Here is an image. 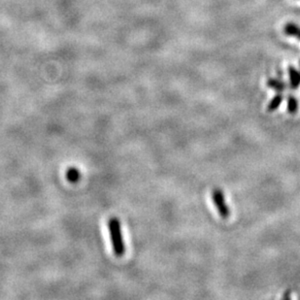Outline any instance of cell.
I'll return each instance as SVG.
<instances>
[{
  "instance_id": "obj_1",
  "label": "cell",
  "mask_w": 300,
  "mask_h": 300,
  "mask_svg": "<svg viewBox=\"0 0 300 300\" xmlns=\"http://www.w3.org/2000/svg\"><path fill=\"white\" fill-rule=\"evenodd\" d=\"M108 230L113 252L116 257H123L126 253V244L122 233L121 222L118 218L113 217L108 221Z\"/></svg>"
},
{
  "instance_id": "obj_2",
  "label": "cell",
  "mask_w": 300,
  "mask_h": 300,
  "mask_svg": "<svg viewBox=\"0 0 300 300\" xmlns=\"http://www.w3.org/2000/svg\"><path fill=\"white\" fill-rule=\"evenodd\" d=\"M212 199L221 218L224 220H227L230 216V210L225 201V194L223 191L221 189H215L212 193Z\"/></svg>"
},
{
  "instance_id": "obj_3",
  "label": "cell",
  "mask_w": 300,
  "mask_h": 300,
  "mask_svg": "<svg viewBox=\"0 0 300 300\" xmlns=\"http://www.w3.org/2000/svg\"><path fill=\"white\" fill-rule=\"evenodd\" d=\"M289 80H290V86L291 88L295 89L300 85V73L294 68L289 67Z\"/></svg>"
},
{
  "instance_id": "obj_4",
  "label": "cell",
  "mask_w": 300,
  "mask_h": 300,
  "mask_svg": "<svg viewBox=\"0 0 300 300\" xmlns=\"http://www.w3.org/2000/svg\"><path fill=\"white\" fill-rule=\"evenodd\" d=\"M282 102H283V96L282 95H277V96H275V97L272 98V100L269 102V104H268L267 106V111L268 112H275L279 107H280V105L282 104Z\"/></svg>"
},
{
  "instance_id": "obj_5",
  "label": "cell",
  "mask_w": 300,
  "mask_h": 300,
  "mask_svg": "<svg viewBox=\"0 0 300 300\" xmlns=\"http://www.w3.org/2000/svg\"><path fill=\"white\" fill-rule=\"evenodd\" d=\"M298 111V101L293 96L288 97V112L290 115H295Z\"/></svg>"
},
{
  "instance_id": "obj_6",
  "label": "cell",
  "mask_w": 300,
  "mask_h": 300,
  "mask_svg": "<svg viewBox=\"0 0 300 300\" xmlns=\"http://www.w3.org/2000/svg\"><path fill=\"white\" fill-rule=\"evenodd\" d=\"M267 86L273 89H275L276 92L281 93V92H284L286 89L287 86L285 85V83L279 81L277 79H269L267 82Z\"/></svg>"
},
{
  "instance_id": "obj_7",
  "label": "cell",
  "mask_w": 300,
  "mask_h": 300,
  "mask_svg": "<svg viewBox=\"0 0 300 300\" xmlns=\"http://www.w3.org/2000/svg\"><path fill=\"white\" fill-rule=\"evenodd\" d=\"M80 172L78 169H76L74 167H71L69 168L67 171H66V178L69 182L76 183L78 182L80 180Z\"/></svg>"
},
{
  "instance_id": "obj_8",
  "label": "cell",
  "mask_w": 300,
  "mask_h": 300,
  "mask_svg": "<svg viewBox=\"0 0 300 300\" xmlns=\"http://www.w3.org/2000/svg\"><path fill=\"white\" fill-rule=\"evenodd\" d=\"M283 298H290V295H289V291H288V293L286 292L285 294H284V296H283Z\"/></svg>"
}]
</instances>
